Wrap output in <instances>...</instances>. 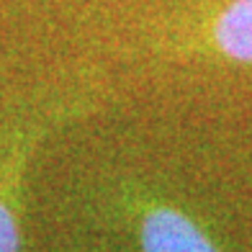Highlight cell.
<instances>
[{"mask_svg": "<svg viewBox=\"0 0 252 252\" xmlns=\"http://www.w3.org/2000/svg\"><path fill=\"white\" fill-rule=\"evenodd\" d=\"M64 103L36 100L0 124V252H24V196L33 155L54 126L64 121Z\"/></svg>", "mask_w": 252, "mask_h": 252, "instance_id": "cell-1", "label": "cell"}, {"mask_svg": "<svg viewBox=\"0 0 252 252\" xmlns=\"http://www.w3.org/2000/svg\"><path fill=\"white\" fill-rule=\"evenodd\" d=\"M129 229L139 252H221L211 234L180 206L152 193L126 198Z\"/></svg>", "mask_w": 252, "mask_h": 252, "instance_id": "cell-2", "label": "cell"}, {"mask_svg": "<svg viewBox=\"0 0 252 252\" xmlns=\"http://www.w3.org/2000/svg\"><path fill=\"white\" fill-rule=\"evenodd\" d=\"M178 39L193 52L252 64V0H219L190 18Z\"/></svg>", "mask_w": 252, "mask_h": 252, "instance_id": "cell-3", "label": "cell"}]
</instances>
